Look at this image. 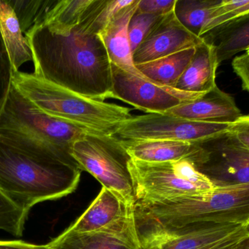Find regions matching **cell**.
<instances>
[{
	"instance_id": "1",
	"label": "cell",
	"mask_w": 249,
	"mask_h": 249,
	"mask_svg": "<svg viewBox=\"0 0 249 249\" xmlns=\"http://www.w3.org/2000/svg\"><path fill=\"white\" fill-rule=\"evenodd\" d=\"M24 35L35 76L90 99L112 98V63L99 35L85 33L79 25L54 32L36 23Z\"/></svg>"
},
{
	"instance_id": "2",
	"label": "cell",
	"mask_w": 249,
	"mask_h": 249,
	"mask_svg": "<svg viewBox=\"0 0 249 249\" xmlns=\"http://www.w3.org/2000/svg\"><path fill=\"white\" fill-rule=\"evenodd\" d=\"M82 171L77 162L0 141V191L27 214L38 203L74 192Z\"/></svg>"
},
{
	"instance_id": "3",
	"label": "cell",
	"mask_w": 249,
	"mask_h": 249,
	"mask_svg": "<svg viewBox=\"0 0 249 249\" xmlns=\"http://www.w3.org/2000/svg\"><path fill=\"white\" fill-rule=\"evenodd\" d=\"M138 227L181 228L195 225H249V183L217 187L205 194L161 203H136Z\"/></svg>"
},
{
	"instance_id": "4",
	"label": "cell",
	"mask_w": 249,
	"mask_h": 249,
	"mask_svg": "<svg viewBox=\"0 0 249 249\" xmlns=\"http://www.w3.org/2000/svg\"><path fill=\"white\" fill-rule=\"evenodd\" d=\"M13 85L39 111L91 134L114 136L133 117L127 107L86 97L34 73H13Z\"/></svg>"
},
{
	"instance_id": "5",
	"label": "cell",
	"mask_w": 249,
	"mask_h": 249,
	"mask_svg": "<svg viewBox=\"0 0 249 249\" xmlns=\"http://www.w3.org/2000/svg\"><path fill=\"white\" fill-rule=\"evenodd\" d=\"M88 134L91 133L39 111L12 86L0 117V141L29 153L76 162L71 147Z\"/></svg>"
},
{
	"instance_id": "6",
	"label": "cell",
	"mask_w": 249,
	"mask_h": 249,
	"mask_svg": "<svg viewBox=\"0 0 249 249\" xmlns=\"http://www.w3.org/2000/svg\"><path fill=\"white\" fill-rule=\"evenodd\" d=\"M136 203H161L181 197L205 194L216 186L189 160L146 162L130 159Z\"/></svg>"
},
{
	"instance_id": "7",
	"label": "cell",
	"mask_w": 249,
	"mask_h": 249,
	"mask_svg": "<svg viewBox=\"0 0 249 249\" xmlns=\"http://www.w3.org/2000/svg\"><path fill=\"white\" fill-rule=\"evenodd\" d=\"M71 154L82 171H87L136 209V197L128 170L130 157L121 140L115 136L88 134L73 144Z\"/></svg>"
},
{
	"instance_id": "8",
	"label": "cell",
	"mask_w": 249,
	"mask_h": 249,
	"mask_svg": "<svg viewBox=\"0 0 249 249\" xmlns=\"http://www.w3.org/2000/svg\"><path fill=\"white\" fill-rule=\"evenodd\" d=\"M231 125L192 121L167 114H147L124 121L114 136L124 141L171 140L200 143L229 132Z\"/></svg>"
},
{
	"instance_id": "9",
	"label": "cell",
	"mask_w": 249,
	"mask_h": 249,
	"mask_svg": "<svg viewBox=\"0 0 249 249\" xmlns=\"http://www.w3.org/2000/svg\"><path fill=\"white\" fill-rule=\"evenodd\" d=\"M64 232L112 234L141 248L136 209L127 206L118 194L104 187L86 211Z\"/></svg>"
},
{
	"instance_id": "10",
	"label": "cell",
	"mask_w": 249,
	"mask_h": 249,
	"mask_svg": "<svg viewBox=\"0 0 249 249\" xmlns=\"http://www.w3.org/2000/svg\"><path fill=\"white\" fill-rule=\"evenodd\" d=\"M112 98L120 99L147 114H164L181 104L198 99L204 94L191 93L158 84L127 73L112 64Z\"/></svg>"
},
{
	"instance_id": "11",
	"label": "cell",
	"mask_w": 249,
	"mask_h": 249,
	"mask_svg": "<svg viewBox=\"0 0 249 249\" xmlns=\"http://www.w3.org/2000/svg\"><path fill=\"white\" fill-rule=\"evenodd\" d=\"M204 152L197 170L216 187L249 183V150L227 132L199 143Z\"/></svg>"
},
{
	"instance_id": "12",
	"label": "cell",
	"mask_w": 249,
	"mask_h": 249,
	"mask_svg": "<svg viewBox=\"0 0 249 249\" xmlns=\"http://www.w3.org/2000/svg\"><path fill=\"white\" fill-rule=\"evenodd\" d=\"M181 24L174 11L162 16L133 52L135 66L159 59L204 42Z\"/></svg>"
},
{
	"instance_id": "13",
	"label": "cell",
	"mask_w": 249,
	"mask_h": 249,
	"mask_svg": "<svg viewBox=\"0 0 249 249\" xmlns=\"http://www.w3.org/2000/svg\"><path fill=\"white\" fill-rule=\"evenodd\" d=\"M240 227L206 225L181 228H146L139 235L140 249H203L222 241Z\"/></svg>"
},
{
	"instance_id": "14",
	"label": "cell",
	"mask_w": 249,
	"mask_h": 249,
	"mask_svg": "<svg viewBox=\"0 0 249 249\" xmlns=\"http://www.w3.org/2000/svg\"><path fill=\"white\" fill-rule=\"evenodd\" d=\"M165 114L192 121L232 124L241 118V110L231 95L216 86L196 100L181 104Z\"/></svg>"
},
{
	"instance_id": "15",
	"label": "cell",
	"mask_w": 249,
	"mask_h": 249,
	"mask_svg": "<svg viewBox=\"0 0 249 249\" xmlns=\"http://www.w3.org/2000/svg\"><path fill=\"white\" fill-rule=\"evenodd\" d=\"M130 159L146 162H171L189 160L196 168L203 160V149L199 143L171 140H121Z\"/></svg>"
},
{
	"instance_id": "16",
	"label": "cell",
	"mask_w": 249,
	"mask_h": 249,
	"mask_svg": "<svg viewBox=\"0 0 249 249\" xmlns=\"http://www.w3.org/2000/svg\"><path fill=\"white\" fill-rule=\"evenodd\" d=\"M139 0L120 10L99 35L109 55L111 63L127 73L145 77L135 66L128 36L130 19L138 8ZM149 80V79H148Z\"/></svg>"
},
{
	"instance_id": "17",
	"label": "cell",
	"mask_w": 249,
	"mask_h": 249,
	"mask_svg": "<svg viewBox=\"0 0 249 249\" xmlns=\"http://www.w3.org/2000/svg\"><path fill=\"white\" fill-rule=\"evenodd\" d=\"M219 65L214 45L205 39L196 47L191 61L174 88L191 93L210 92L217 86L216 70Z\"/></svg>"
},
{
	"instance_id": "18",
	"label": "cell",
	"mask_w": 249,
	"mask_h": 249,
	"mask_svg": "<svg viewBox=\"0 0 249 249\" xmlns=\"http://www.w3.org/2000/svg\"><path fill=\"white\" fill-rule=\"evenodd\" d=\"M0 33L13 73H17L23 64L32 61V52L14 10L8 1L4 0H0Z\"/></svg>"
},
{
	"instance_id": "19",
	"label": "cell",
	"mask_w": 249,
	"mask_h": 249,
	"mask_svg": "<svg viewBox=\"0 0 249 249\" xmlns=\"http://www.w3.org/2000/svg\"><path fill=\"white\" fill-rule=\"evenodd\" d=\"M207 35L210 39L206 40L214 45L219 64L247 51L249 49V12Z\"/></svg>"
},
{
	"instance_id": "20",
	"label": "cell",
	"mask_w": 249,
	"mask_h": 249,
	"mask_svg": "<svg viewBox=\"0 0 249 249\" xmlns=\"http://www.w3.org/2000/svg\"><path fill=\"white\" fill-rule=\"evenodd\" d=\"M196 48H187L159 59L136 65L146 78L158 84L175 87L188 66Z\"/></svg>"
},
{
	"instance_id": "21",
	"label": "cell",
	"mask_w": 249,
	"mask_h": 249,
	"mask_svg": "<svg viewBox=\"0 0 249 249\" xmlns=\"http://www.w3.org/2000/svg\"><path fill=\"white\" fill-rule=\"evenodd\" d=\"M53 249H140L128 240L105 232L65 233L48 243Z\"/></svg>"
},
{
	"instance_id": "22",
	"label": "cell",
	"mask_w": 249,
	"mask_h": 249,
	"mask_svg": "<svg viewBox=\"0 0 249 249\" xmlns=\"http://www.w3.org/2000/svg\"><path fill=\"white\" fill-rule=\"evenodd\" d=\"M93 0H55L42 21L54 32H66L80 25Z\"/></svg>"
},
{
	"instance_id": "23",
	"label": "cell",
	"mask_w": 249,
	"mask_h": 249,
	"mask_svg": "<svg viewBox=\"0 0 249 249\" xmlns=\"http://www.w3.org/2000/svg\"><path fill=\"white\" fill-rule=\"evenodd\" d=\"M134 0H93L79 25L85 33L100 35L114 16Z\"/></svg>"
},
{
	"instance_id": "24",
	"label": "cell",
	"mask_w": 249,
	"mask_h": 249,
	"mask_svg": "<svg viewBox=\"0 0 249 249\" xmlns=\"http://www.w3.org/2000/svg\"><path fill=\"white\" fill-rule=\"evenodd\" d=\"M221 0H177L174 13L181 24L200 37L203 26Z\"/></svg>"
},
{
	"instance_id": "25",
	"label": "cell",
	"mask_w": 249,
	"mask_h": 249,
	"mask_svg": "<svg viewBox=\"0 0 249 249\" xmlns=\"http://www.w3.org/2000/svg\"><path fill=\"white\" fill-rule=\"evenodd\" d=\"M12 6L25 34L36 23L42 21L55 0H7Z\"/></svg>"
},
{
	"instance_id": "26",
	"label": "cell",
	"mask_w": 249,
	"mask_h": 249,
	"mask_svg": "<svg viewBox=\"0 0 249 249\" xmlns=\"http://www.w3.org/2000/svg\"><path fill=\"white\" fill-rule=\"evenodd\" d=\"M249 12V0H221L200 34V38Z\"/></svg>"
},
{
	"instance_id": "27",
	"label": "cell",
	"mask_w": 249,
	"mask_h": 249,
	"mask_svg": "<svg viewBox=\"0 0 249 249\" xmlns=\"http://www.w3.org/2000/svg\"><path fill=\"white\" fill-rule=\"evenodd\" d=\"M163 16H155L139 13L136 10L128 25V36L132 52H134L142 43L152 26Z\"/></svg>"
},
{
	"instance_id": "28",
	"label": "cell",
	"mask_w": 249,
	"mask_h": 249,
	"mask_svg": "<svg viewBox=\"0 0 249 249\" xmlns=\"http://www.w3.org/2000/svg\"><path fill=\"white\" fill-rule=\"evenodd\" d=\"M13 71L8 53L0 33V117L13 86Z\"/></svg>"
},
{
	"instance_id": "29",
	"label": "cell",
	"mask_w": 249,
	"mask_h": 249,
	"mask_svg": "<svg viewBox=\"0 0 249 249\" xmlns=\"http://www.w3.org/2000/svg\"><path fill=\"white\" fill-rule=\"evenodd\" d=\"M177 0H139L137 11L155 16H165L175 8Z\"/></svg>"
},
{
	"instance_id": "30",
	"label": "cell",
	"mask_w": 249,
	"mask_h": 249,
	"mask_svg": "<svg viewBox=\"0 0 249 249\" xmlns=\"http://www.w3.org/2000/svg\"><path fill=\"white\" fill-rule=\"evenodd\" d=\"M249 237V225H244L222 241L203 249H236Z\"/></svg>"
},
{
	"instance_id": "31",
	"label": "cell",
	"mask_w": 249,
	"mask_h": 249,
	"mask_svg": "<svg viewBox=\"0 0 249 249\" xmlns=\"http://www.w3.org/2000/svg\"><path fill=\"white\" fill-rule=\"evenodd\" d=\"M232 68L241 80L242 87L249 94V55L244 54L234 58Z\"/></svg>"
},
{
	"instance_id": "32",
	"label": "cell",
	"mask_w": 249,
	"mask_h": 249,
	"mask_svg": "<svg viewBox=\"0 0 249 249\" xmlns=\"http://www.w3.org/2000/svg\"><path fill=\"white\" fill-rule=\"evenodd\" d=\"M230 132L249 150V115H241L238 121L231 125Z\"/></svg>"
},
{
	"instance_id": "33",
	"label": "cell",
	"mask_w": 249,
	"mask_h": 249,
	"mask_svg": "<svg viewBox=\"0 0 249 249\" xmlns=\"http://www.w3.org/2000/svg\"><path fill=\"white\" fill-rule=\"evenodd\" d=\"M0 249H53L48 246L37 245L23 241H0Z\"/></svg>"
},
{
	"instance_id": "34",
	"label": "cell",
	"mask_w": 249,
	"mask_h": 249,
	"mask_svg": "<svg viewBox=\"0 0 249 249\" xmlns=\"http://www.w3.org/2000/svg\"><path fill=\"white\" fill-rule=\"evenodd\" d=\"M236 249H249V237L246 239Z\"/></svg>"
},
{
	"instance_id": "35",
	"label": "cell",
	"mask_w": 249,
	"mask_h": 249,
	"mask_svg": "<svg viewBox=\"0 0 249 249\" xmlns=\"http://www.w3.org/2000/svg\"><path fill=\"white\" fill-rule=\"evenodd\" d=\"M246 54H248V55H249V49L247 50V51H246Z\"/></svg>"
},
{
	"instance_id": "36",
	"label": "cell",
	"mask_w": 249,
	"mask_h": 249,
	"mask_svg": "<svg viewBox=\"0 0 249 249\" xmlns=\"http://www.w3.org/2000/svg\"></svg>"
}]
</instances>
